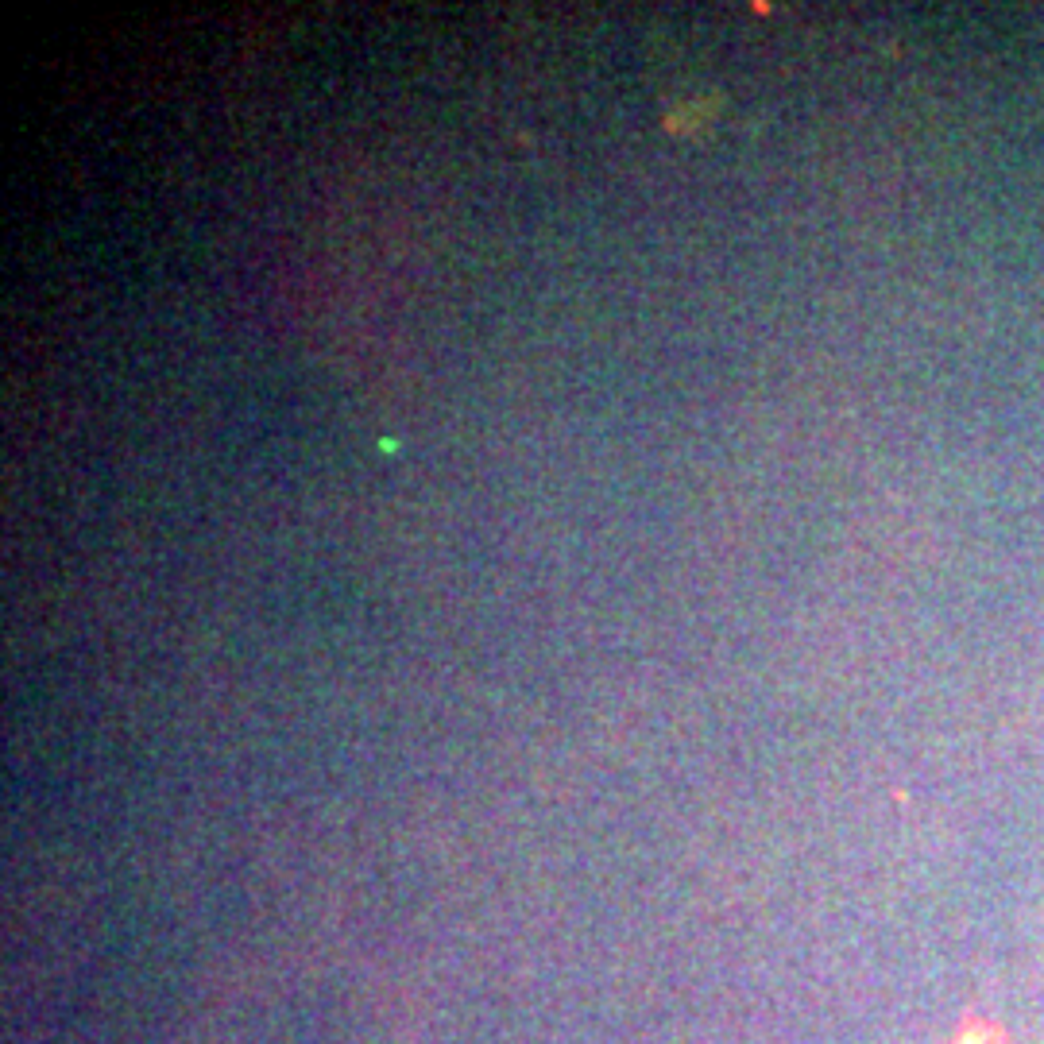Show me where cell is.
<instances>
[{"label":"cell","instance_id":"6da1fadb","mask_svg":"<svg viewBox=\"0 0 1044 1044\" xmlns=\"http://www.w3.org/2000/svg\"><path fill=\"white\" fill-rule=\"evenodd\" d=\"M956 1044H1002V1037L994 1029H986V1025H971L967 1033H959Z\"/></svg>","mask_w":1044,"mask_h":1044}]
</instances>
